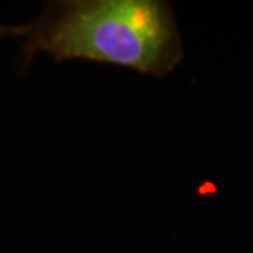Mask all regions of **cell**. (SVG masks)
I'll return each mask as SVG.
<instances>
[{
	"mask_svg": "<svg viewBox=\"0 0 253 253\" xmlns=\"http://www.w3.org/2000/svg\"><path fill=\"white\" fill-rule=\"evenodd\" d=\"M26 27L21 69L45 52L55 62L87 59L163 78L183 59L172 7L159 0L51 1Z\"/></svg>",
	"mask_w": 253,
	"mask_h": 253,
	"instance_id": "6da1fadb",
	"label": "cell"
},
{
	"mask_svg": "<svg viewBox=\"0 0 253 253\" xmlns=\"http://www.w3.org/2000/svg\"><path fill=\"white\" fill-rule=\"evenodd\" d=\"M26 26H4L0 23V40L4 37H23L26 36Z\"/></svg>",
	"mask_w": 253,
	"mask_h": 253,
	"instance_id": "7a4b0ae2",
	"label": "cell"
}]
</instances>
